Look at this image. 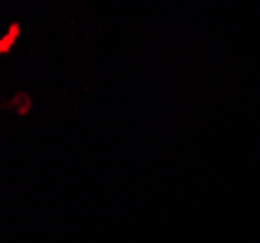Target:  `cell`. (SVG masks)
<instances>
[{
    "label": "cell",
    "mask_w": 260,
    "mask_h": 243,
    "mask_svg": "<svg viewBox=\"0 0 260 243\" xmlns=\"http://www.w3.org/2000/svg\"><path fill=\"white\" fill-rule=\"evenodd\" d=\"M2 107L6 111H10L12 115H16L18 119H25L33 109L31 94L27 89H16L8 100L2 101Z\"/></svg>",
    "instance_id": "obj_1"
},
{
    "label": "cell",
    "mask_w": 260,
    "mask_h": 243,
    "mask_svg": "<svg viewBox=\"0 0 260 243\" xmlns=\"http://www.w3.org/2000/svg\"><path fill=\"white\" fill-rule=\"evenodd\" d=\"M20 35H22V27H20V23H10V25H8V29H6V34L0 37V55L2 56L8 55V53L12 51V47L18 43Z\"/></svg>",
    "instance_id": "obj_2"
}]
</instances>
